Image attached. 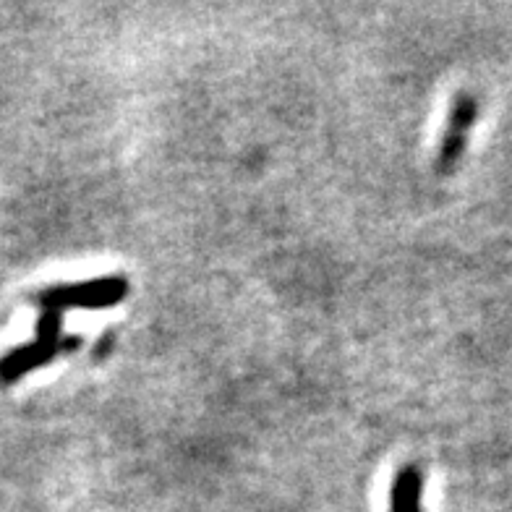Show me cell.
Here are the masks:
<instances>
[{"mask_svg":"<svg viewBox=\"0 0 512 512\" xmlns=\"http://www.w3.org/2000/svg\"><path fill=\"white\" fill-rule=\"evenodd\" d=\"M128 293V280L123 275L95 277V280H84V283L71 285H53L37 293V304L40 309L66 311V309H110L118 306Z\"/></svg>","mask_w":512,"mask_h":512,"instance_id":"cell-1","label":"cell"},{"mask_svg":"<svg viewBox=\"0 0 512 512\" xmlns=\"http://www.w3.org/2000/svg\"><path fill=\"white\" fill-rule=\"evenodd\" d=\"M476 118H479V100H476V95L460 92L452 100L445 131H442V139H439L437 160H434V168H437L439 176H450L452 170L458 168V162L463 160L468 142H471Z\"/></svg>","mask_w":512,"mask_h":512,"instance_id":"cell-2","label":"cell"},{"mask_svg":"<svg viewBox=\"0 0 512 512\" xmlns=\"http://www.w3.org/2000/svg\"><path fill=\"white\" fill-rule=\"evenodd\" d=\"M76 345H79V337H71V340L63 337L58 345L32 340V343L21 345V348H14V351L0 358V384L16 382V379L24 377L27 371H34L40 369V366L50 364L58 353H63L66 348H76Z\"/></svg>","mask_w":512,"mask_h":512,"instance_id":"cell-3","label":"cell"},{"mask_svg":"<svg viewBox=\"0 0 512 512\" xmlns=\"http://www.w3.org/2000/svg\"><path fill=\"white\" fill-rule=\"evenodd\" d=\"M421 492H424V476L418 465H403L392 481L390 512H421Z\"/></svg>","mask_w":512,"mask_h":512,"instance_id":"cell-4","label":"cell"}]
</instances>
